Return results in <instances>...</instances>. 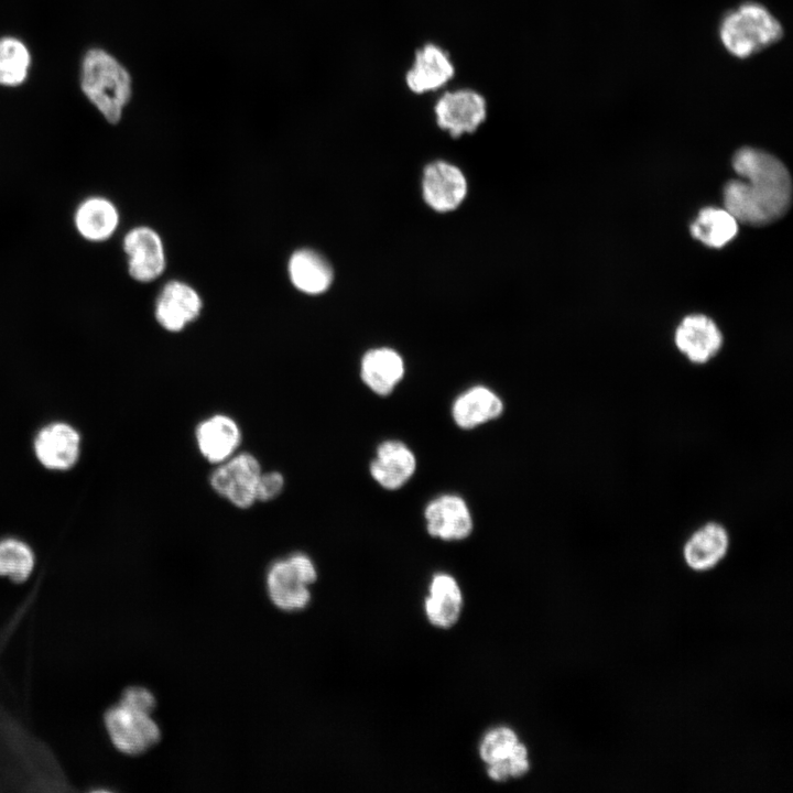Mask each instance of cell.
I'll use <instances>...</instances> for the list:
<instances>
[{
    "label": "cell",
    "mask_w": 793,
    "mask_h": 793,
    "mask_svg": "<svg viewBox=\"0 0 793 793\" xmlns=\"http://www.w3.org/2000/svg\"><path fill=\"white\" fill-rule=\"evenodd\" d=\"M202 308L203 301L197 291L185 282L174 280L159 293L154 316L162 328L178 333L200 315Z\"/></svg>",
    "instance_id": "30bf717a"
},
{
    "label": "cell",
    "mask_w": 793,
    "mask_h": 793,
    "mask_svg": "<svg viewBox=\"0 0 793 793\" xmlns=\"http://www.w3.org/2000/svg\"><path fill=\"white\" fill-rule=\"evenodd\" d=\"M729 534L718 522H707L688 537L683 547V557L688 567L704 572L716 566L727 554Z\"/></svg>",
    "instance_id": "ac0fdd59"
},
{
    "label": "cell",
    "mask_w": 793,
    "mask_h": 793,
    "mask_svg": "<svg viewBox=\"0 0 793 793\" xmlns=\"http://www.w3.org/2000/svg\"><path fill=\"white\" fill-rule=\"evenodd\" d=\"M403 374V359L393 349L374 348L367 351L361 359V379L376 394H390Z\"/></svg>",
    "instance_id": "44dd1931"
},
{
    "label": "cell",
    "mask_w": 793,
    "mask_h": 793,
    "mask_svg": "<svg viewBox=\"0 0 793 793\" xmlns=\"http://www.w3.org/2000/svg\"><path fill=\"white\" fill-rule=\"evenodd\" d=\"M529 753L526 747L520 741L514 746L507 759L511 779H519L525 775L530 769Z\"/></svg>",
    "instance_id": "f1b7e54d"
},
{
    "label": "cell",
    "mask_w": 793,
    "mask_h": 793,
    "mask_svg": "<svg viewBox=\"0 0 793 793\" xmlns=\"http://www.w3.org/2000/svg\"><path fill=\"white\" fill-rule=\"evenodd\" d=\"M287 273L293 286L307 295L326 292L334 279L328 261L318 252L307 248L298 249L291 254Z\"/></svg>",
    "instance_id": "d6986e66"
},
{
    "label": "cell",
    "mask_w": 793,
    "mask_h": 793,
    "mask_svg": "<svg viewBox=\"0 0 793 793\" xmlns=\"http://www.w3.org/2000/svg\"><path fill=\"white\" fill-rule=\"evenodd\" d=\"M77 233L86 241L101 243L118 230L120 214L116 204L101 195H90L79 202L73 214Z\"/></svg>",
    "instance_id": "4fadbf2b"
},
{
    "label": "cell",
    "mask_w": 793,
    "mask_h": 793,
    "mask_svg": "<svg viewBox=\"0 0 793 793\" xmlns=\"http://www.w3.org/2000/svg\"><path fill=\"white\" fill-rule=\"evenodd\" d=\"M120 703L149 714H152L156 705L154 695L143 686L126 688L120 698Z\"/></svg>",
    "instance_id": "4316f807"
},
{
    "label": "cell",
    "mask_w": 793,
    "mask_h": 793,
    "mask_svg": "<svg viewBox=\"0 0 793 793\" xmlns=\"http://www.w3.org/2000/svg\"><path fill=\"white\" fill-rule=\"evenodd\" d=\"M284 477L279 471L261 472L257 485V501H270L283 490Z\"/></svg>",
    "instance_id": "83f0119b"
},
{
    "label": "cell",
    "mask_w": 793,
    "mask_h": 793,
    "mask_svg": "<svg viewBox=\"0 0 793 793\" xmlns=\"http://www.w3.org/2000/svg\"><path fill=\"white\" fill-rule=\"evenodd\" d=\"M416 468L412 450L399 441H385L370 464L372 478L383 488L395 490L405 485Z\"/></svg>",
    "instance_id": "e0dca14e"
},
{
    "label": "cell",
    "mask_w": 793,
    "mask_h": 793,
    "mask_svg": "<svg viewBox=\"0 0 793 793\" xmlns=\"http://www.w3.org/2000/svg\"><path fill=\"white\" fill-rule=\"evenodd\" d=\"M732 165L742 180L725 185L724 203L737 221L762 226L786 213L792 200V181L779 159L761 150L741 148L735 153Z\"/></svg>",
    "instance_id": "6da1fadb"
},
{
    "label": "cell",
    "mask_w": 793,
    "mask_h": 793,
    "mask_svg": "<svg viewBox=\"0 0 793 793\" xmlns=\"http://www.w3.org/2000/svg\"><path fill=\"white\" fill-rule=\"evenodd\" d=\"M80 86L108 122H119L132 95L130 74L119 61L101 48L88 50L83 58Z\"/></svg>",
    "instance_id": "7a4b0ae2"
},
{
    "label": "cell",
    "mask_w": 793,
    "mask_h": 793,
    "mask_svg": "<svg viewBox=\"0 0 793 793\" xmlns=\"http://www.w3.org/2000/svg\"><path fill=\"white\" fill-rule=\"evenodd\" d=\"M737 230V220L726 208L706 207L691 225L693 237L714 248H720L730 241Z\"/></svg>",
    "instance_id": "603a6c76"
},
{
    "label": "cell",
    "mask_w": 793,
    "mask_h": 793,
    "mask_svg": "<svg viewBox=\"0 0 793 793\" xmlns=\"http://www.w3.org/2000/svg\"><path fill=\"white\" fill-rule=\"evenodd\" d=\"M677 349L693 363H706L723 346V334L717 325L705 315L686 316L677 326L674 336Z\"/></svg>",
    "instance_id": "8fae6325"
},
{
    "label": "cell",
    "mask_w": 793,
    "mask_h": 793,
    "mask_svg": "<svg viewBox=\"0 0 793 793\" xmlns=\"http://www.w3.org/2000/svg\"><path fill=\"white\" fill-rule=\"evenodd\" d=\"M502 411L500 398L490 389L477 385L457 397L452 414L459 427L469 430L497 419Z\"/></svg>",
    "instance_id": "7402d4cb"
},
{
    "label": "cell",
    "mask_w": 793,
    "mask_h": 793,
    "mask_svg": "<svg viewBox=\"0 0 793 793\" xmlns=\"http://www.w3.org/2000/svg\"><path fill=\"white\" fill-rule=\"evenodd\" d=\"M34 565V553L26 543L12 537L0 541V576L23 583L32 574Z\"/></svg>",
    "instance_id": "cb8c5ba5"
},
{
    "label": "cell",
    "mask_w": 793,
    "mask_h": 793,
    "mask_svg": "<svg viewBox=\"0 0 793 793\" xmlns=\"http://www.w3.org/2000/svg\"><path fill=\"white\" fill-rule=\"evenodd\" d=\"M719 35L730 54L746 58L780 40L783 29L765 7L749 1L724 17Z\"/></svg>",
    "instance_id": "3957f363"
},
{
    "label": "cell",
    "mask_w": 793,
    "mask_h": 793,
    "mask_svg": "<svg viewBox=\"0 0 793 793\" xmlns=\"http://www.w3.org/2000/svg\"><path fill=\"white\" fill-rule=\"evenodd\" d=\"M122 249L127 256L128 273L134 281L149 283L164 272V245L153 228L137 226L128 230L122 239Z\"/></svg>",
    "instance_id": "ba28073f"
},
{
    "label": "cell",
    "mask_w": 793,
    "mask_h": 793,
    "mask_svg": "<svg viewBox=\"0 0 793 793\" xmlns=\"http://www.w3.org/2000/svg\"><path fill=\"white\" fill-rule=\"evenodd\" d=\"M105 726L113 746L129 756L145 752L161 738L160 727L151 714L120 702L106 711Z\"/></svg>",
    "instance_id": "5b68a950"
},
{
    "label": "cell",
    "mask_w": 793,
    "mask_h": 793,
    "mask_svg": "<svg viewBox=\"0 0 793 793\" xmlns=\"http://www.w3.org/2000/svg\"><path fill=\"white\" fill-rule=\"evenodd\" d=\"M261 472V465L254 455L235 454L214 469L210 486L235 507L248 509L257 501V485Z\"/></svg>",
    "instance_id": "8992f818"
},
{
    "label": "cell",
    "mask_w": 793,
    "mask_h": 793,
    "mask_svg": "<svg viewBox=\"0 0 793 793\" xmlns=\"http://www.w3.org/2000/svg\"><path fill=\"white\" fill-rule=\"evenodd\" d=\"M437 126L458 138L475 132L487 118L485 97L471 88H458L443 93L434 105Z\"/></svg>",
    "instance_id": "52a82bcc"
},
{
    "label": "cell",
    "mask_w": 793,
    "mask_h": 793,
    "mask_svg": "<svg viewBox=\"0 0 793 793\" xmlns=\"http://www.w3.org/2000/svg\"><path fill=\"white\" fill-rule=\"evenodd\" d=\"M195 438L202 456L218 465L236 454L241 442V431L232 417L215 414L197 425Z\"/></svg>",
    "instance_id": "2e32d148"
},
{
    "label": "cell",
    "mask_w": 793,
    "mask_h": 793,
    "mask_svg": "<svg viewBox=\"0 0 793 793\" xmlns=\"http://www.w3.org/2000/svg\"><path fill=\"white\" fill-rule=\"evenodd\" d=\"M519 742L517 734L508 727H498L485 735L479 746L480 759L490 764L509 757Z\"/></svg>",
    "instance_id": "484cf974"
},
{
    "label": "cell",
    "mask_w": 793,
    "mask_h": 793,
    "mask_svg": "<svg viewBox=\"0 0 793 793\" xmlns=\"http://www.w3.org/2000/svg\"><path fill=\"white\" fill-rule=\"evenodd\" d=\"M424 607L433 626L442 629L453 627L458 621L463 607V595L456 579L445 573L434 575Z\"/></svg>",
    "instance_id": "ffe728a7"
},
{
    "label": "cell",
    "mask_w": 793,
    "mask_h": 793,
    "mask_svg": "<svg viewBox=\"0 0 793 793\" xmlns=\"http://www.w3.org/2000/svg\"><path fill=\"white\" fill-rule=\"evenodd\" d=\"M34 450L40 463L46 468L68 469L79 457L80 437L73 426L52 423L37 433Z\"/></svg>",
    "instance_id": "9a60e30c"
},
{
    "label": "cell",
    "mask_w": 793,
    "mask_h": 793,
    "mask_svg": "<svg viewBox=\"0 0 793 793\" xmlns=\"http://www.w3.org/2000/svg\"><path fill=\"white\" fill-rule=\"evenodd\" d=\"M487 774L495 782H506L510 776L509 767L506 760L487 764Z\"/></svg>",
    "instance_id": "f546056e"
},
{
    "label": "cell",
    "mask_w": 793,
    "mask_h": 793,
    "mask_svg": "<svg viewBox=\"0 0 793 793\" xmlns=\"http://www.w3.org/2000/svg\"><path fill=\"white\" fill-rule=\"evenodd\" d=\"M317 571L312 558L302 552L274 561L267 573V589L275 607L285 611L304 609L311 600L309 585Z\"/></svg>",
    "instance_id": "277c9868"
},
{
    "label": "cell",
    "mask_w": 793,
    "mask_h": 793,
    "mask_svg": "<svg viewBox=\"0 0 793 793\" xmlns=\"http://www.w3.org/2000/svg\"><path fill=\"white\" fill-rule=\"evenodd\" d=\"M455 65L441 45L427 42L420 46L405 73V84L415 95H424L445 87L455 76Z\"/></svg>",
    "instance_id": "9c48e42d"
},
{
    "label": "cell",
    "mask_w": 793,
    "mask_h": 793,
    "mask_svg": "<svg viewBox=\"0 0 793 793\" xmlns=\"http://www.w3.org/2000/svg\"><path fill=\"white\" fill-rule=\"evenodd\" d=\"M31 57L26 46L15 37L0 39V85L22 84L30 67Z\"/></svg>",
    "instance_id": "d4e9b609"
},
{
    "label": "cell",
    "mask_w": 793,
    "mask_h": 793,
    "mask_svg": "<svg viewBox=\"0 0 793 793\" xmlns=\"http://www.w3.org/2000/svg\"><path fill=\"white\" fill-rule=\"evenodd\" d=\"M466 193L467 182L457 166L436 161L425 167L423 196L433 209L453 210L464 200Z\"/></svg>",
    "instance_id": "7c38bea8"
},
{
    "label": "cell",
    "mask_w": 793,
    "mask_h": 793,
    "mask_svg": "<svg viewBox=\"0 0 793 793\" xmlns=\"http://www.w3.org/2000/svg\"><path fill=\"white\" fill-rule=\"evenodd\" d=\"M424 515L428 533L441 540H463L472 530L469 509L456 495H443L432 500L425 508Z\"/></svg>",
    "instance_id": "5bb4252c"
}]
</instances>
